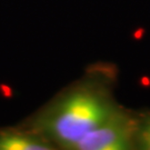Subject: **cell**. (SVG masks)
I'll return each mask as SVG.
<instances>
[{
  "instance_id": "1",
  "label": "cell",
  "mask_w": 150,
  "mask_h": 150,
  "mask_svg": "<svg viewBox=\"0 0 150 150\" xmlns=\"http://www.w3.org/2000/svg\"><path fill=\"white\" fill-rule=\"evenodd\" d=\"M118 110L107 92L93 85H83L42 111L30 129L47 140L74 149L79 140Z\"/></svg>"
},
{
  "instance_id": "2",
  "label": "cell",
  "mask_w": 150,
  "mask_h": 150,
  "mask_svg": "<svg viewBox=\"0 0 150 150\" xmlns=\"http://www.w3.org/2000/svg\"><path fill=\"white\" fill-rule=\"evenodd\" d=\"M138 121L118 110L110 118L79 140L77 150L129 149L136 142Z\"/></svg>"
},
{
  "instance_id": "3",
  "label": "cell",
  "mask_w": 150,
  "mask_h": 150,
  "mask_svg": "<svg viewBox=\"0 0 150 150\" xmlns=\"http://www.w3.org/2000/svg\"><path fill=\"white\" fill-rule=\"evenodd\" d=\"M47 149H52L48 140L32 129H0V150Z\"/></svg>"
},
{
  "instance_id": "4",
  "label": "cell",
  "mask_w": 150,
  "mask_h": 150,
  "mask_svg": "<svg viewBox=\"0 0 150 150\" xmlns=\"http://www.w3.org/2000/svg\"><path fill=\"white\" fill-rule=\"evenodd\" d=\"M136 144L140 146L141 149L150 150V118L145 120L141 125L138 123Z\"/></svg>"
}]
</instances>
